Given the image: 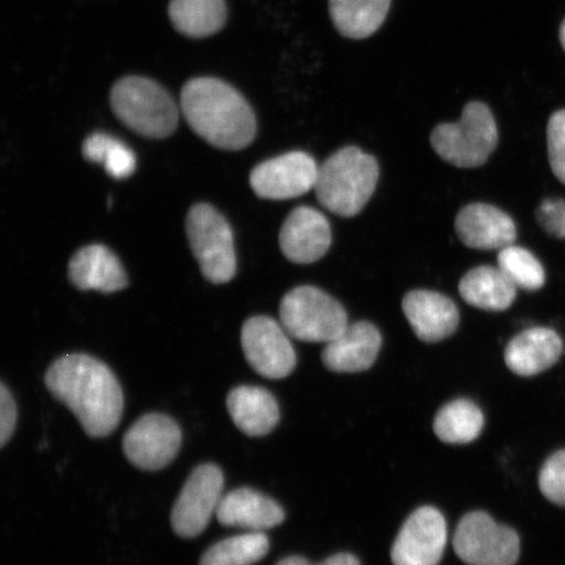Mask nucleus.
I'll list each match as a JSON object with an SVG mask.
<instances>
[{
  "label": "nucleus",
  "mask_w": 565,
  "mask_h": 565,
  "mask_svg": "<svg viewBox=\"0 0 565 565\" xmlns=\"http://www.w3.org/2000/svg\"><path fill=\"white\" fill-rule=\"evenodd\" d=\"M83 157L103 164L113 179L122 180L137 169L136 154L121 140L104 132L92 134L83 143Z\"/></svg>",
  "instance_id": "nucleus-27"
},
{
  "label": "nucleus",
  "mask_w": 565,
  "mask_h": 565,
  "mask_svg": "<svg viewBox=\"0 0 565 565\" xmlns=\"http://www.w3.org/2000/svg\"><path fill=\"white\" fill-rule=\"evenodd\" d=\"M563 353V341L555 330L532 328L508 343L504 359L508 369L521 377L536 376L554 366Z\"/></svg>",
  "instance_id": "nucleus-18"
},
{
  "label": "nucleus",
  "mask_w": 565,
  "mask_h": 565,
  "mask_svg": "<svg viewBox=\"0 0 565 565\" xmlns=\"http://www.w3.org/2000/svg\"><path fill=\"white\" fill-rule=\"evenodd\" d=\"M224 476L216 465L198 466L173 507L171 522L182 539H195L207 529L224 497Z\"/></svg>",
  "instance_id": "nucleus-9"
},
{
  "label": "nucleus",
  "mask_w": 565,
  "mask_h": 565,
  "mask_svg": "<svg viewBox=\"0 0 565 565\" xmlns=\"http://www.w3.org/2000/svg\"><path fill=\"white\" fill-rule=\"evenodd\" d=\"M416 337L426 343L444 341L456 333L459 312L447 296L426 289L408 292L402 302Z\"/></svg>",
  "instance_id": "nucleus-17"
},
{
  "label": "nucleus",
  "mask_w": 565,
  "mask_h": 565,
  "mask_svg": "<svg viewBox=\"0 0 565 565\" xmlns=\"http://www.w3.org/2000/svg\"><path fill=\"white\" fill-rule=\"evenodd\" d=\"M268 550L270 542L260 532L236 535L210 547L201 565H253L263 561Z\"/></svg>",
  "instance_id": "nucleus-26"
},
{
  "label": "nucleus",
  "mask_w": 565,
  "mask_h": 565,
  "mask_svg": "<svg viewBox=\"0 0 565 565\" xmlns=\"http://www.w3.org/2000/svg\"><path fill=\"white\" fill-rule=\"evenodd\" d=\"M498 266L510 278L515 287L536 291L545 286V268L534 254L524 247L510 245L499 252Z\"/></svg>",
  "instance_id": "nucleus-28"
},
{
  "label": "nucleus",
  "mask_w": 565,
  "mask_h": 565,
  "mask_svg": "<svg viewBox=\"0 0 565 565\" xmlns=\"http://www.w3.org/2000/svg\"><path fill=\"white\" fill-rule=\"evenodd\" d=\"M216 519L224 526L263 532L280 525L286 513L277 501L266 494L252 489H237L224 494Z\"/></svg>",
  "instance_id": "nucleus-20"
},
{
  "label": "nucleus",
  "mask_w": 565,
  "mask_h": 565,
  "mask_svg": "<svg viewBox=\"0 0 565 565\" xmlns=\"http://www.w3.org/2000/svg\"><path fill=\"white\" fill-rule=\"evenodd\" d=\"M454 547L468 565H514L520 557V539L513 529L499 525L486 512L463 515L456 529Z\"/></svg>",
  "instance_id": "nucleus-8"
},
{
  "label": "nucleus",
  "mask_w": 565,
  "mask_h": 565,
  "mask_svg": "<svg viewBox=\"0 0 565 565\" xmlns=\"http://www.w3.org/2000/svg\"><path fill=\"white\" fill-rule=\"evenodd\" d=\"M379 175L376 159L358 147H344L318 168V202L338 216H355L370 202Z\"/></svg>",
  "instance_id": "nucleus-3"
},
{
  "label": "nucleus",
  "mask_w": 565,
  "mask_h": 565,
  "mask_svg": "<svg viewBox=\"0 0 565 565\" xmlns=\"http://www.w3.org/2000/svg\"><path fill=\"white\" fill-rule=\"evenodd\" d=\"M18 407L15 399L4 384L0 385V445L4 447L15 433Z\"/></svg>",
  "instance_id": "nucleus-32"
},
{
  "label": "nucleus",
  "mask_w": 565,
  "mask_h": 565,
  "mask_svg": "<svg viewBox=\"0 0 565 565\" xmlns=\"http://www.w3.org/2000/svg\"><path fill=\"white\" fill-rule=\"evenodd\" d=\"M559 39H561V44L565 52V19L563 20V23L561 25Z\"/></svg>",
  "instance_id": "nucleus-34"
},
{
  "label": "nucleus",
  "mask_w": 565,
  "mask_h": 565,
  "mask_svg": "<svg viewBox=\"0 0 565 565\" xmlns=\"http://www.w3.org/2000/svg\"><path fill=\"white\" fill-rule=\"evenodd\" d=\"M168 17L177 32L188 39L211 38L228 21L225 0H171Z\"/></svg>",
  "instance_id": "nucleus-23"
},
{
  "label": "nucleus",
  "mask_w": 565,
  "mask_h": 565,
  "mask_svg": "<svg viewBox=\"0 0 565 565\" xmlns=\"http://www.w3.org/2000/svg\"><path fill=\"white\" fill-rule=\"evenodd\" d=\"M277 565H362L356 556L348 553L331 555L327 561L312 564L306 557L294 555L280 561Z\"/></svg>",
  "instance_id": "nucleus-33"
},
{
  "label": "nucleus",
  "mask_w": 565,
  "mask_h": 565,
  "mask_svg": "<svg viewBox=\"0 0 565 565\" xmlns=\"http://www.w3.org/2000/svg\"><path fill=\"white\" fill-rule=\"evenodd\" d=\"M113 113L126 127L146 138L171 137L179 125V106L151 77L127 75L110 90Z\"/></svg>",
  "instance_id": "nucleus-4"
},
{
  "label": "nucleus",
  "mask_w": 565,
  "mask_h": 565,
  "mask_svg": "<svg viewBox=\"0 0 565 565\" xmlns=\"http://www.w3.org/2000/svg\"><path fill=\"white\" fill-rule=\"evenodd\" d=\"M280 322L287 333L301 342L329 343L349 327L344 308L322 289L296 287L280 303Z\"/></svg>",
  "instance_id": "nucleus-6"
},
{
  "label": "nucleus",
  "mask_w": 565,
  "mask_h": 565,
  "mask_svg": "<svg viewBox=\"0 0 565 565\" xmlns=\"http://www.w3.org/2000/svg\"><path fill=\"white\" fill-rule=\"evenodd\" d=\"M381 344L383 338L373 323L355 322L324 345L322 363L329 371L337 373L369 371L376 362Z\"/></svg>",
  "instance_id": "nucleus-16"
},
{
  "label": "nucleus",
  "mask_w": 565,
  "mask_h": 565,
  "mask_svg": "<svg viewBox=\"0 0 565 565\" xmlns=\"http://www.w3.org/2000/svg\"><path fill=\"white\" fill-rule=\"evenodd\" d=\"M540 489L551 503L565 507V449L556 451L542 466Z\"/></svg>",
  "instance_id": "nucleus-29"
},
{
  "label": "nucleus",
  "mask_w": 565,
  "mask_h": 565,
  "mask_svg": "<svg viewBox=\"0 0 565 565\" xmlns=\"http://www.w3.org/2000/svg\"><path fill=\"white\" fill-rule=\"evenodd\" d=\"M227 408L233 423L247 436L273 433L280 419L277 399L266 388L238 386L228 394Z\"/></svg>",
  "instance_id": "nucleus-21"
},
{
  "label": "nucleus",
  "mask_w": 565,
  "mask_h": 565,
  "mask_svg": "<svg viewBox=\"0 0 565 565\" xmlns=\"http://www.w3.org/2000/svg\"><path fill=\"white\" fill-rule=\"evenodd\" d=\"M285 328L267 316L244 323L242 344L247 363L260 376L286 379L295 370L296 352Z\"/></svg>",
  "instance_id": "nucleus-10"
},
{
  "label": "nucleus",
  "mask_w": 565,
  "mask_h": 565,
  "mask_svg": "<svg viewBox=\"0 0 565 565\" xmlns=\"http://www.w3.org/2000/svg\"><path fill=\"white\" fill-rule=\"evenodd\" d=\"M458 289L469 306L492 312H503L510 308L518 295V287L499 266L472 268L459 281Z\"/></svg>",
  "instance_id": "nucleus-22"
},
{
  "label": "nucleus",
  "mask_w": 565,
  "mask_h": 565,
  "mask_svg": "<svg viewBox=\"0 0 565 565\" xmlns=\"http://www.w3.org/2000/svg\"><path fill=\"white\" fill-rule=\"evenodd\" d=\"M484 427V415L469 399H456L437 413L434 430L447 444H469L478 439Z\"/></svg>",
  "instance_id": "nucleus-25"
},
{
  "label": "nucleus",
  "mask_w": 565,
  "mask_h": 565,
  "mask_svg": "<svg viewBox=\"0 0 565 565\" xmlns=\"http://www.w3.org/2000/svg\"><path fill=\"white\" fill-rule=\"evenodd\" d=\"M499 132L489 106L466 104L456 124H443L430 134V145L439 157L457 168L483 166L498 146Z\"/></svg>",
  "instance_id": "nucleus-5"
},
{
  "label": "nucleus",
  "mask_w": 565,
  "mask_h": 565,
  "mask_svg": "<svg viewBox=\"0 0 565 565\" xmlns=\"http://www.w3.org/2000/svg\"><path fill=\"white\" fill-rule=\"evenodd\" d=\"M279 244L281 253L294 264L317 263L331 245V228L328 218L312 207H298L282 224Z\"/></svg>",
  "instance_id": "nucleus-14"
},
{
  "label": "nucleus",
  "mask_w": 565,
  "mask_h": 565,
  "mask_svg": "<svg viewBox=\"0 0 565 565\" xmlns=\"http://www.w3.org/2000/svg\"><path fill=\"white\" fill-rule=\"evenodd\" d=\"M448 541L447 521L434 507H422L406 520L392 547L394 565H437Z\"/></svg>",
  "instance_id": "nucleus-13"
},
{
  "label": "nucleus",
  "mask_w": 565,
  "mask_h": 565,
  "mask_svg": "<svg viewBox=\"0 0 565 565\" xmlns=\"http://www.w3.org/2000/svg\"><path fill=\"white\" fill-rule=\"evenodd\" d=\"M181 110L196 136L221 150H243L256 138L257 118L250 104L217 77L190 79L181 90Z\"/></svg>",
  "instance_id": "nucleus-2"
},
{
  "label": "nucleus",
  "mask_w": 565,
  "mask_h": 565,
  "mask_svg": "<svg viewBox=\"0 0 565 565\" xmlns=\"http://www.w3.org/2000/svg\"><path fill=\"white\" fill-rule=\"evenodd\" d=\"M182 433L164 414H148L134 423L124 436V454L138 469H164L179 455Z\"/></svg>",
  "instance_id": "nucleus-11"
},
{
  "label": "nucleus",
  "mask_w": 565,
  "mask_h": 565,
  "mask_svg": "<svg viewBox=\"0 0 565 565\" xmlns=\"http://www.w3.org/2000/svg\"><path fill=\"white\" fill-rule=\"evenodd\" d=\"M536 222L551 237L565 238V201L545 200L535 211Z\"/></svg>",
  "instance_id": "nucleus-31"
},
{
  "label": "nucleus",
  "mask_w": 565,
  "mask_h": 565,
  "mask_svg": "<svg viewBox=\"0 0 565 565\" xmlns=\"http://www.w3.org/2000/svg\"><path fill=\"white\" fill-rule=\"evenodd\" d=\"M68 278L82 291L96 289L104 294L127 287L126 271L116 254L104 245H88L74 254L68 264Z\"/></svg>",
  "instance_id": "nucleus-19"
},
{
  "label": "nucleus",
  "mask_w": 565,
  "mask_h": 565,
  "mask_svg": "<svg viewBox=\"0 0 565 565\" xmlns=\"http://www.w3.org/2000/svg\"><path fill=\"white\" fill-rule=\"evenodd\" d=\"M392 0H329L330 17L337 31L351 40L376 33L391 10Z\"/></svg>",
  "instance_id": "nucleus-24"
},
{
  "label": "nucleus",
  "mask_w": 565,
  "mask_h": 565,
  "mask_svg": "<svg viewBox=\"0 0 565 565\" xmlns=\"http://www.w3.org/2000/svg\"><path fill=\"white\" fill-rule=\"evenodd\" d=\"M186 233L204 278L224 285L235 278L237 259L231 225L216 209L198 203L190 209Z\"/></svg>",
  "instance_id": "nucleus-7"
},
{
  "label": "nucleus",
  "mask_w": 565,
  "mask_h": 565,
  "mask_svg": "<svg viewBox=\"0 0 565 565\" xmlns=\"http://www.w3.org/2000/svg\"><path fill=\"white\" fill-rule=\"evenodd\" d=\"M547 146L551 171L565 185V109L555 111L550 118Z\"/></svg>",
  "instance_id": "nucleus-30"
},
{
  "label": "nucleus",
  "mask_w": 565,
  "mask_h": 565,
  "mask_svg": "<svg viewBox=\"0 0 565 565\" xmlns=\"http://www.w3.org/2000/svg\"><path fill=\"white\" fill-rule=\"evenodd\" d=\"M45 384L71 409L90 437L109 436L124 414V393L115 373L100 360L71 353L51 365Z\"/></svg>",
  "instance_id": "nucleus-1"
},
{
  "label": "nucleus",
  "mask_w": 565,
  "mask_h": 565,
  "mask_svg": "<svg viewBox=\"0 0 565 565\" xmlns=\"http://www.w3.org/2000/svg\"><path fill=\"white\" fill-rule=\"evenodd\" d=\"M318 167L310 154L294 151L260 162L250 173L253 192L264 200L287 201L316 188Z\"/></svg>",
  "instance_id": "nucleus-12"
},
{
  "label": "nucleus",
  "mask_w": 565,
  "mask_h": 565,
  "mask_svg": "<svg viewBox=\"0 0 565 565\" xmlns=\"http://www.w3.org/2000/svg\"><path fill=\"white\" fill-rule=\"evenodd\" d=\"M456 233L462 244L478 250H501L518 237L512 217L486 203H471L459 211Z\"/></svg>",
  "instance_id": "nucleus-15"
}]
</instances>
